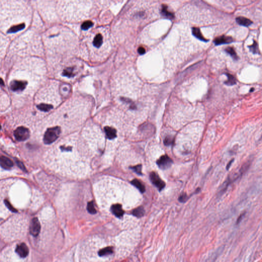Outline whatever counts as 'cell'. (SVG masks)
<instances>
[{
	"label": "cell",
	"instance_id": "d6a6232c",
	"mask_svg": "<svg viewBox=\"0 0 262 262\" xmlns=\"http://www.w3.org/2000/svg\"><path fill=\"white\" fill-rule=\"evenodd\" d=\"M234 161V159L232 160H231V161H230L228 163V164H227V167H226V169H227V170H228V169H229L230 167V166H231V165H232V162H233V161Z\"/></svg>",
	"mask_w": 262,
	"mask_h": 262
},
{
	"label": "cell",
	"instance_id": "484cf974",
	"mask_svg": "<svg viewBox=\"0 0 262 262\" xmlns=\"http://www.w3.org/2000/svg\"><path fill=\"white\" fill-rule=\"evenodd\" d=\"M188 198L189 197L187 195V194L183 193V194H181L180 195L179 198H178V200L181 203H185L188 201Z\"/></svg>",
	"mask_w": 262,
	"mask_h": 262
},
{
	"label": "cell",
	"instance_id": "30bf717a",
	"mask_svg": "<svg viewBox=\"0 0 262 262\" xmlns=\"http://www.w3.org/2000/svg\"><path fill=\"white\" fill-rule=\"evenodd\" d=\"M111 210L112 213L118 218L121 217L125 212L122 208L121 205L119 204H116L112 206Z\"/></svg>",
	"mask_w": 262,
	"mask_h": 262
},
{
	"label": "cell",
	"instance_id": "d6986e66",
	"mask_svg": "<svg viewBox=\"0 0 262 262\" xmlns=\"http://www.w3.org/2000/svg\"><path fill=\"white\" fill-rule=\"evenodd\" d=\"M103 42V38L101 34H97L95 36L93 40V45L95 47L99 48L102 45Z\"/></svg>",
	"mask_w": 262,
	"mask_h": 262
},
{
	"label": "cell",
	"instance_id": "7402d4cb",
	"mask_svg": "<svg viewBox=\"0 0 262 262\" xmlns=\"http://www.w3.org/2000/svg\"><path fill=\"white\" fill-rule=\"evenodd\" d=\"M226 52L230 55V56L234 59H238V56L236 54V52L234 49L232 47H227L225 49Z\"/></svg>",
	"mask_w": 262,
	"mask_h": 262
},
{
	"label": "cell",
	"instance_id": "5bb4252c",
	"mask_svg": "<svg viewBox=\"0 0 262 262\" xmlns=\"http://www.w3.org/2000/svg\"><path fill=\"white\" fill-rule=\"evenodd\" d=\"M131 183L133 184V186H135L136 188H137L139 191L143 193L145 192V186L143 185L142 183H141V182L139 180L137 179H134L131 181Z\"/></svg>",
	"mask_w": 262,
	"mask_h": 262
},
{
	"label": "cell",
	"instance_id": "836d02e7",
	"mask_svg": "<svg viewBox=\"0 0 262 262\" xmlns=\"http://www.w3.org/2000/svg\"><path fill=\"white\" fill-rule=\"evenodd\" d=\"M0 85L3 86H4V81H3V79H1V78H0Z\"/></svg>",
	"mask_w": 262,
	"mask_h": 262
},
{
	"label": "cell",
	"instance_id": "9a60e30c",
	"mask_svg": "<svg viewBox=\"0 0 262 262\" xmlns=\"http://www.w3.org/2000/svg\"><path fill=\"white\" fill-rule=\"evenodd\" d=\"M192 33L194 36H196L197 38H198L200 40L204 41V42H207L208 40H206L205 38H204L203 35L201 33V31L200 30L199 28H197V27H194L192 28Z\"/></svg>",
	"mask_w": 262,
	"mask_h": 262
},
{
	"label": "cell",
	"instance_id": "8992f818",
	"mask_svg": "<svg viewBox=\"0 0 262 262\" xmlns=\"http://www.w3.org/2000/svg\"><path fill=\"white\" fill-rule=\"evenodd\" d=\"M27 85L26 81H13L10 83V89L14 92H21L25 89Z\"/></svg>",
	"mask_w": 262,
	"mask_h": 262
},
{
	"label": "cell",
	"instance_id": "e575fe53",
	"mask_svg": "<svg viewBox=\"0 0 262 262\" xmlns=\"http://www.w3.org/2000/svg\"><path fill=\"white\" fill-rule=\"evenodd\" d=\"M1 126L0 125V130H1Z\"/></svg>",
	"mask_w": 262,
	"mask_h": 262
},
{
	"label": "cell",
	"instance_id": "1f68e13d",
	"mask_svg": "<svg viewBox=\"0 0 262 262\" xmlns=\"http://www.w3.org/2000/svg\"><path fill=\"white\" fill-rule=\"evenodd\" d=\"M145 52V49L142 48V47H141V48H140L138 49V52L140 53V54H143V53H144Z\"/></svg>",
	"mask_w": 262,
	"mask_h": 262
},
{
	"label": "cell",
	"instance_id": "9c48e42d",
	"mask_svg": "<svg viewBox=\"0 0 262 262\" xmlns=\"http://www.w3.org/2000/svg\"><path fill=\"white\" fill-rule=\"evenodd\" d=\"M0 165L4 169H8L13 166V164L8 158L2 156L0 157Z\"/></svg>",
	"mask_w": 262,
	"mask_h": 262
},
{
	"label": "cell",
	"instance_id": "603a6c76",
	"mask_svg": "<svg viewBox=\"0 0 262 262\" xmlns=\"http://www.w3.org/2000/svg\"><path fill=\"white\" fill-rule=\"evenodd\" d=\"M87 210L90 214H95L96 213V210L94 207V205L93 203V202H90L88 203Z\"/></svg>",
	"mask_w": 262,
	"mask_h": 262
},
{
	"label": "cell",
	"instance_id": "8fae6325",
	"mask_svg": "<svg viewBox=\"0 0 262 262\" xmlns=\"http://www.w3.org/2000/svg\"><path fill=\"white\" fill-rule=\"evenodd\" d=\"M107 138L109 139H113L116 137V130L110 127H106L104 128Z\"/></svg>",
	"mask_w": 262,
	"mask_h": 262
},
{
	"label": "cell",
	"instance_id": "cb8c5ba5",
	"mask_svg": "<svg viewBox=\"0 0 262 262\" xmlns=\"http://www.w3.org/2000/svg\"><path fill=\"white\" fill-rule=\"evenodd\" d=\"M249 48L250 49V50L254 54H256V53L259 54L260 53V51L258 50V45L256 41H254L253 44L251 46L249 47Z\"/></svg>",
	"mask_w": 262,
	"mask_h": 262
},
{
	"label": "cell",
	"instance_id": "52a82bcc",
	"mask_svg": "<svg viewBox=\"0 0 262 262\" xmlns=\"http://www.w3.org/2000/svg\"><path fill=\"white\" fill-rule=\"evenodd\" d=\"M16 252L22 258H26L29 254V249L25 243L18 245L16 248Z\"/></svg>",
	"mask_w": 262,
	"mask_h": 262
},
{
	"label": "cell",
	"instance_id": "5b68a950",
	"mask_svg": "<svg viewBox=\"0 0 262 262\" xmlns=\"http://www.w3.org/2000/svg\"><path fill=\"white\" fill-rule=\"evenodd\" d=\"M40 231V223L37 218H34L31 221L29 232L31 234L36 237L38 236Z\"/></svg>",
	"mask_w": 262,
	"mask_h": 262
},
{
	"label": "cell",
	"instance_id": "83f0119b",
	"mask_svg": "<svg viewBox=\"0 0 262 262\" xmlns=\"http://www.w3.org/2000/svg\"><path fill=\"white\" fill-rule=\"evenodd\" d=\"M15 161H16V164H17V165H18V167H19L20 169H22L23 171H26V168L25 167L24 164H23L22 162L20 161L19 160L17 159H15Z\"/></svg>",
	"mask_w": 262,
	"mask_h": 262
},
{
	"label": "cell",
	"instance_id": "f1b7e54d",
	"mask_svg": "<svg viewBox=\"0 0 262 262\" xmlns=\"http://www.w3.org/2000/svg\"><path fill=\"white\" fill-rule=\"evenodd\" d=\"M5 203L6 206L8 208V209L10 210V211L13 212H17V210L14 207H12V206L11 205V204L9 203V202H8L7 200H5Z\"/></svg>",
	"mask_w": 262,
	"mask_h": 262
},
{
	"label": "cell",
	"instance_id": "4fadbf2b",
	"mask_svg": "<svg viewBox=\"0 0 262 262\" xmlns=\"http://www.w3.org/2000/svg\"><path fill=\"white\" fill-rule=\"evenodd\" d=\"M161 13L163 16L169 19H173L174 18V14L172 12H170L168 10L166 5H163L162 7Z\"/></svg>",
	"mask_w": 262,
	"mask_h": 262
},
{
	"label": "cell",
	"instance_id": "6da1fadb",
	"mask_svg": "<svg viewBox=\"0 0 262 262\" xmlns=\"http://www.w3.org/2000/svg\"><path fill=\"white\" fill-rule=\"evenodd\" d=\"M61 133V129L59 127H51L47 130L44 136V142L46 144H50L55 142Z\"/></svg>",
	"mask_w": 262,
	"mask_h": 262
},
{
	"label": "cell",
	"instance_id": "4dcf8cb0",
	"mask_svg": "<svg viewBox=\"0 0 262 262\" xmlns=\"http://www.w3.org/2000/svg\"><path fill=\"white\" fill-rule=\"evenodd\" d=\"M244 215H245V214H242V215H241L239 217V218H238V219L237 220V224H239V223L242 221V219L243 218Z\"/></svg>",
	"mask_w": 262,
	"mask_h": 262
},
{
	"label": "cell",
	"instance_id": "7c38bea8",
	"mask_svg": "<svg viewBox=\"0 0 262 262\" xmlns=\"http://www.w3.org/2000/svg\"><path fill=\"white\" fill-rule=\"evenodd\" d=\"M236 21L239 24L244 26H249L250 25L252 24V22L251 21L249 20L248 18L242 17V16H239L236 18Z\"/></svg>",
	"mask_w": 262,
	"mask_h": 262
},
{
	"label": "cell",
	"instance_id": "7a4b0ae2",
	"mask_svg": "<svg viewBox=\"0 0 262 262\" xmlns=\"http://www.w3.org/2000/svg\"><path fill=\"white\" fill-rule=\"evenodd\" d=\"M14 136L18 141H23L28 138L30 133L28 129L24 127H20L14 131Z\"/></svg>",
	"mask_w": 262,
	"mask_h": 262
},
{
	"label": "cell",
	"instance_id": "4316f807",
	"mask_svg": "<svg viewBox=\"0 0 262 262\" xmlns=\"http://www.w3.org/2000/svg\"><path fill=\"white\" fill-rule=\"evenodd\" d=\"M131 168L133 169L134 171H135L136 173H137L138 175H142V172H141L142 165H136L135 166H133V167H131Z\"/></svg>",
	"mask_w": 262,
	"mask_h": 262
},
{
	"label": "cell",
	"instance_id": "3957f363",
	"mask_svg": "<svg viewBox=\"0 0 262 262\" xmlns=\"http://www.w3.org/2000/svg\"><path fill=\"white\" fill-rule=\"evenodd\" d=\"M173 161L169 156L165 155L162 156L157 161V164L160 169L165 170L171 167Z\"/></svg>",
	"mask_w": 262,
	"mask_h": 262
},
{
	"label": "cell",
	"instance_id": "2e32d148",
	"mask_svg": "<svg viewBox=\"0 0 262 262\" xmlns=\"http://www.w3.org/2000/svg\"><path fill=\"white\" fill-rule=\"evenodd\" d=\"M144 213H145V210H144L143 207L141 206L135 208V210H133V212H132V214L133 215L138 218L142 217V216H144Z\"/></svg>",
	"mask_w": 262,
	"mask_h": 262
},
{
	"label": "cell",
	"instance_id": "44dd1931",
	"mask_svg": "<svg viewBox=\"0 0 262 262\" xmlns=\"http://www.w3.org/2000/svg\"><path fill=\"white\" fill-rule=\"evenodd\" d=\"M226 75L228 77V79H227V81H225V84L228 86H232V85H235L236 84V79L234 78V77L230 74H226Z\"/></svg>",
	"mask_w": 262,
	"mask_h": 262
},
{
	"label": "cell",
	"instance_id": "ffe728a7",
	"mask_svg": "<svg viewBox=\"0 0 262 262\" xmlns=\"http://www.w3.org/2000/svg\"><path fill=\"white\" fill-rule=\"evenodd\" d=\"M37 108L38 110L43 112H48L53 108L52 105L45 104V103H41L40 105H38Z\"/></svg>",
	"mask_w": 262,
	"mask_h": 262
},
{
	"label": "cell",
	"instance_id": "277c9868",
	"mask_svg": "<svg viewBox=\"0 0 262 262\" xmlns=\"http://www.w3.org/2000/svg\"><path fill=\"white\" fill-rule=\"evenodd\" d=\"M150 180L152 183L157 188L159 191H161L165 188V182L160 178L157 173L155 172H152L150 173Z\"/></svg>",
	"mask_w": 262,
	"mask_h": 262
},
{
	"label": "cell",
	"instance_id": "e0dca14e",
	"mask_svg": "<svg viewBox=\"0 0 262 262\" xmlns=\"http://www.w3.org/2000/svg\"><path fill=\"white\" fill-rule=\"evenodd\" d=\"M113 252V248L111 247H108L106 248H103V249L99 250L98 252V254L99 256H108L111 254Z\"/></svg>",
	"mask_w": 262,
	"mask_h": 262
},
{
	"label": "cell",
	"instance_id": "ac0fdd59",
	"mask_svg": "<svg viewBox=\"0 0 262 262\" xmlns=\"http://www.w3.org/2000/svg\"><path fill=\"white\" fill-rule=\"evenodd\" d=\"M25 28V25L24 24H22L18 25L16 26H14L11 27L9 30H8L7 33H17L19 31L22 30L23 29Z\"/></svg>",
	"mask_w": 262,
	"mask_h": 262
},
{
	"label": "cell",
	"instance_id": "ba28073f",
	"mask_svg": "<svg viewBox=\"0 0 262 262\" xmlns=\"http://www.w3.org/2000/svg\"><path fill=\"white\" fill-rule=\"evenodd\" d=\"M233 42V39L230 36H219L214 40V43L216 45H220L222 44H229Z\"/></svg>",
	"mask_w": 262,
	"mask_h": 262
},
{
	"label": "cell",
	"instance_id": "d4e9b609",
	"mask_svg": "<svg viewBox=\"0 0 262 262\" xmlns=\"http://www.w3.org/2000/svg\"><path fill=\"white\" fill-rule=\"evenodd\" d=\"M174 142V139L171 136H167L164 140V144L165 145H172Z\"/></svg>",
	"mask_w": 262,
	"mask_h": 262
},
{
	"label": "cell",
	"instance_id": "f546056e",
	"mask_svg": "<svg viewBox=\"0 0 262 262\" xmlns=\"http://www.w3.org/2000/svg\"><path fill=\"white\" fill-rule=\"evenodd\" d=\"M92 23L91 22H86L83 25L82 28L83 29H87L89 28L92 26Z\"/></svg>",
	"mask_w": 262,
	"mask_h": 262
}]
</instances>
